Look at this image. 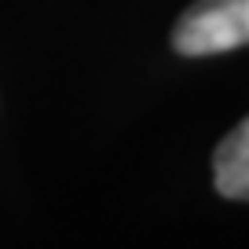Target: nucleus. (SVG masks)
<instances>
[{"mask_svg":"<svg viewBox=\"0 0 249 249\" xmlns=\"http://www.w3.org/2000/svg\"><path fill=\"white\" fill-rule=\"evenodd\" d=\"M213 183L231 202H249V117H242L213 154Z\"/></svg>","mask_w":249,"mask_h":249,"instance_id":"nucleus-2","label":"nucleus"},{"mask_svg":"<svg viewBox=\"0 0 249 249\" xmlns=\"http://www.w3.org/2000/svg\"><path fill=\"white\" fill-rule=\"evenodd\" d=\"M249 44V0H195L172 30V48L183 59L224 55Z\"/></svg>","mask_w":249,"mask_h":249,"instance_id":"nucleus-1","label":"nucleus"}]
</instances>
